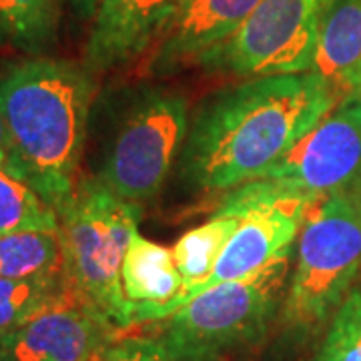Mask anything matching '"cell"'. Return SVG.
<instances>
[{"label":"cell","mask_w":361,"mask_h":361,"mask_svg":"<svg viewBox=\"0 0 361 361\" xmlns=\"http://www.w3.org/2000/svg\"><path fill=\"white\" fill-rule=\"evenodd\" d=\"M25 231H59V211L4 159L0 161V237Z\"/></svg>","instance_id":"18"},{"label":"cell","mask_w":361,"mask_h":361,"mask_svg":"<svg viewBox=\"0 0 361 361\" xmlns=\"http://www.w3.org/2000/svg\"><path fill=\"white\" fill-rule=\"evenodd\" d=\"M61 4V0H0V44L42 56L59 39Z\"/></svg>","instance_id":"16"},{"label":"cell","mask_w":361,"mask_h":361,"mask_svg":"<svg viewBox=\"0 0 361 361\" xmlns=\"http://www.w3.org/2000/svg\"><path fill=\"white\" fill-rule=\"evenodd\" d=\"M261 0H183L177 14L157 40L149 73L171 75L199 61L231 39Z\"/></svg>","instance_id":"12"},{"label":"cell","mask_w":361,"mask_h":361,"mask_svg":"<svg viewBox=\"0 0 361 361\" xmlns=\"http://www.w3.org/2000/svg\"><path fill=\"white\" fill-rule=\"evenodd\" d=\"M8 159V137H6V125H4V116L0 111V161Z\"/></svg>","instance_id":"23"},{"label":"cell","mask_w":361,"mask_h":361,"mask_svg":"<svg viewBox=\"0 0 361 361\" xmlns=\"http://www.w3.org/2000/svg\"><path fill=\"white\" fill-rule=\"evenodd\" d=\"M142 205L116 197L97 177L82 179L59 209L63 269L80 297L118 329L133 327L123 293V261Z\"/></svg>","instance_id":"3"},{"label":"cell","mask_w":361,"mask_h":361,"mask_svg":"<svg viewBox=\"0 0 361 361\" xmlns=\"http://www.w3.org/2000/svg\"><path fill=\"white\" fill-rule=\"evenodd\" d=\"M121 275L133 325L167 319L177 311L183 277L171 249L145 239L137 231L130 237Z\"/></svg>","instance_id":"13"},{"label":"cell","mask_w":361,"mask_h":361,"mask_svg":"<svg viewBox=\"0 0 361 361\" xmlns=\"http://www.w3.org/2000/svg\"><path fill=\"white\" fill-rule=\"evenodd\" d=\"M103 361H175L163 345L161 339L151 337H125L115 339L106 351Z\"/></svg>","instance_id":"21"},{"label":"cell","mask_w":361,"mask_h":361,"mask_svg":"<svg viewBox=\"0 0 361 361\" xmlns=\"http://www.w3.org/2000/svg\"><path fill=\"white\" fill-rule=\"evenodd\" d=\"M317 361H361V283L334 313Z\"/></svg>","instance_id":"20"},{"label":"cell","mask_w":361,"mask_h":361,"mask_svg":"<svg viewBox=\"0 0 361 361\" xmlns=\"http://www.w3.org/2000/svg\"><path fill=\"white\" fill-rule=\"evenodd\" d=\"M63 4H66L73 13L77 14L78 18L82 20H89L94 16V11H97V4L99 0H61Z\"/></svg>","instance_id":"22"},{"label":"cell","mask_w":361,"mask_h":361,"mask_svg":"<svg viewBox=\"0 0 361 361\" xmlns=\"http://www.w3.org/2000/svg\"><path fill=\"white\" fill-rule=\"evenodd\" d=\"M361 66V0H337L322 16L311 73L345 97Z\"/></svg>","instance_id":"14"},{"label":"cell","mask_w":361,"mask_h":361,"mask_svg":"<svg viewBox=\"0 0 361 361\" xmlns=\"http://www.w3.org/2000/svg\"><path fill=\"white\" fill-rule=\"evenodd\" d=\"M103 355H104V353H103ZM97 361H103V357H101V360H97Z\"/></svg>","instance_id":"26"},{"label":"cell","mask_w":361,"mask_h":361,"mask_svg":"<svg viewBox=\"0 0 361 361\" xmlns=\"http://www.w3.org/2000/svg\"><path fill=\"white\" fill-rule=\"evenodd\" d=\"M319 2H322L323 11H327V8H329V6H331L334 2H337V0H319Z\"/></svg>","instance_id":"25"},{"label":"cell","mask_w":361,"mask_h":361,"mask_svg":"<svg viewBox=\"0 0 361 361\" xmlns=\"http://www.w3.org/2000/svg\"><path fill=\"white\" fill-rule=\"evenodd\" d=\"M94 90L89 68L63 59L35 56L0 75L8 163L56 211L82 180Z\"/></svg>","instance_id":"2"},{"label":"cell","mask_w":361,"mask_h":361,"mask_svg":"<svg viewBox=\"0 0 361 361\" xmlns=\"http://www.w3.org/2000/svg\"><path fill=\"white\" fill-rule=\"evenodd\" d=\"M361 271V189L317 197L299 233L297 261L281 305L289 331L315 334Z\"/></svg>","instance_id":"4"},{"label":"cell","mask_w":361,"mask_h":361,"mask_svg":"<svg viewBox=\"0 0 361 361\" xmlns=\"http://www.w3.org/2000/svg\"><path fill=\"white\" fill-rule=\"evenodd\" d=\"M348 94H353V97H357V99L361 101V66H360V71L353 75L351 82H349ZM348 94H345V97H348Z\"/></svg>","instance_id":"24"},{"label":"cell","mask_w":361,"mask_h":361,"mask_svg":"<svg viewBox=\"0 0 361 361\" xmlns=\"http://www.w3.org/2000/svg\"><path fill=\"white\" fill-rule=\"evenodd\" d=\"M265 177L315 197L361 189L360 99L343 97Z\"/></svg>","instance_id":"9"},{"label":"cell","mask_w":361,"mask_h":361,"mask_svg":"<svg viewBox=\"0 0 361 361\" xmlns=\"http://www.w3.org/2000/svg\"><path fill=\"white\" fill-rule=\"evenodd\" d=\"M73 289L65 269L20 279L0 277V337L23 327Z\"/></svg>","instance_id":"17"},{"label":"cell","mask_w":361,"mask_h":361,"mask_svg":"<svg viewBox=\"0 0 361 361\" xmlns=\"http://www.w3.org/2000/svg\"><path fill=\"white\" fill-rule=\"evenodd\" d=\"M63 271L59 231H25L0 237V277H37Z\"/></svg>","instance_id":"19"},{"label":"cell","mask_w":361,"mask_h":361,"mask_svg":"<svg viewBox=\"0 0 361 361\" xmlns=\"http://www.w3.org/2000/svg\"><path fill=\"white\" fill-rule=\"evenodd\" d=\"M341 99L311 71L249 78L219 90L193 115L180 151L183 175L201 191L261 179Z\"/></svg>","instance_id":"1"},{"label":"cell","mask_w":361,"mask_h":361,"mask_svg":"<svg viewBox=\"0 0 361 361\" xmlns=\"http://www.w3.org/2000/svg\"><path fill=\"white\" fill-rule=\"evenodd\" d=\"M189 125V104L179 90L130 87L104 142L97 179L130 203L155 199L180 157Z\"/></svg>","instance_id":"6"},{"label":"cell","mask_w":361,"mask_h":361,"mask_svg":"<svg viewBox=\"0 0 361 361\" xmlns=\"http://www.w3.org/2000/svg\"><path fill=\"white\" fill-rule=\"evenodd\" d=\"M315 199V195L287 187L269 177L235 187L219 209L235 215L239 225L205 289L241 279L291 249Z\"/></svg>","instance_id":"8"},{"label":"cell","mask_w":361,"mask_h":361,"mask_svg":"<svg viewBox=\"0 0 361 361\" xmlns=\"http://www.w3.org/2000/svg\"><path fill=\"white\" fill-rule=\"evenodd\" d=\"M323 13L319 0H261L243 26L199 66L247 78L310 73Z\"/></svg>","instance_id":"7"},{"label":"cell","mask_w":361,"mask_h":361,"mask_svg":"<svg viewBox=\"0 0 361 361\" xmlns=\"http://www.w3.org/2000/svg\"><path fill=\"white\" fill-rule=\"evenodd\" d=\"M180 2L99 0L85 49V66L94 75L139 59L161 39Z\"/></svg>","instance_id":"11"},{"label":"cell","mask_w":361,"mask_h":361,"mask_svg":"<svg viewBox=\"0 0 361 361\" xmlns=\"http://www.w3.org/2000/svg\"><path fill=\"white\" fill-rule=\"evenodd\" d=\"M101 357H103V355H101ZM101 357H99V360H101Z\"/></svg>","instance_id":"27"},{"label":"cell","mask_w":361,"mask_h":361,"mask_svg":"<svg viewBox=\"0 0 361 361\" xmlns=\"http://www.w3.org/2000/svg\"><path fill=\"white\" fill-rule=\"evenodd\" d=\"M237 225L239 221L235 215L219 209L213 215V219L205 221L203 225L185 233L171 249L175 265L183 277V293L179 297L177 310L205 289L207 281L213 275L215 265L223 255Z\"/></svg>","instance_id":"15"},{"label":"cell","mask_w":361,"mask_h":361,"mask_svg":"<svg viewBox=\"0 0 361 361\" xmlns=\"http://www.w3.org/2000/svg\"><path fill=\"white\" fill-rule=\"evenodd\" d=\"M121 331L77 289L13 334L0 337V361H97Z\"/></svg>","instance_id":"10"},{"label":"cell","mask_w":361,"mask_h":361,"mask_svg":"<svg viewBox=\"0 0 361 361\" xmlns=\"http://www.w3.org/2000/svg\"><path fill=\"white\" fill-rule=\"evenodd\" d=\"M291 249L241 279L213 285L169 315L161 341L175 361H211L259 343L281 303Z\"/></svg>","instance_id":"5"}]
</instances>
